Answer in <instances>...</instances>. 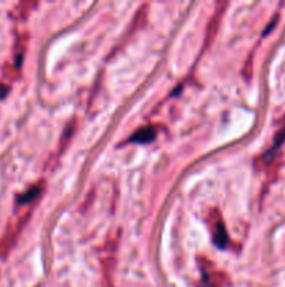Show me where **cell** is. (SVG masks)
Segmentation results:
<instances>
[{"label":"cell","mask_w":285,"mask_h":287,"mask_svg":"<svg viewBox=\"0 0 285 287\" xmlns=\"http://www.w3.org/2000/svg\"><path fill=\"white\" fill-rule=\"evenodd\" d=\"M284 142H285V125L278 130V132H277L276 139H274V143H272V147H270V149L267 150V153H264V156H263V161H264L266 164H267V163H270L272 158H274L276 151L278 150L280 147L282 146Z\"/></svg>","instance_id":"cell-2"},{"label":"cell","mask_w":285,"mask_h":287,"mask_svg":"<svg viewBox=\"0 0 285 287\" xmlns=\"http://www.w3.org/2000/svg\"><path fill=\"white\" fill-rule=\"evenodd\" d=\"M212 239L220 248H225L230 242L224 221L218 214L216 216V220H212Z\"/></svg>","instance_id":"cell-1"},{"label":"cell","mask_w":285,"mask_h":287,"mask_svg":"<svg viewBox=\"0 0 285 287\" xmlns=\"http://www.w3.org/2000/svg\"><path fill=\"white\" fill-rule=\"evenodd\" d=\"M7 87L6 86H0V98H2V97H4L7 94Z\"/></svg>","instance_id":"cell-5"},{"label":"cell","mask_w":285,"mask_h":287,"mask_svg":"<svg viewBox=\"0 0 285 287\" xmlns=\"http://www.w3.org/2000/svg\"><path fill=\"white\" fill-rule=\"evenodd\" d=\"M154 137H156V129L152 126H146V128L137 130L130 140L134 143H148Z\"/></svg>","instance_id":"cell-3"},{"label":"cell","mask_w":285,"mask_h":287,"mask_svg":"<svg viewBox=\"0 0 285 287\" xmlns=\"http://www.w3.org/2000/svg\"><path fill=\"white\" fill-rule=\"evenodd\" d=\"M207 287H212V286H207Z\"/></svg>","instance_id":"cell-6"},{"label":"cell","mask_w":285,"mask_h":287,"mask_svg":"<svg viewBox=\"0 0 285 287\" xmlns=\"http://www.w3.org/2000/svg\"><path fill=\"white\" fill-rule=\"evenodd\" d=\"M42 192V186L41 185H36L34 188H31L30 191H27L26 193H22L21 196H18V203H30V202H32L35 199L38 198L40 195H41Z\"/></svg>","instance_id":"cell-4"}]
</instances>
